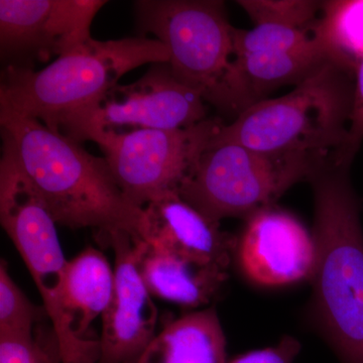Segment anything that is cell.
<instances>
[{
    "mask_svg": "<svg viewBox=\"0 0 363 363\" xmlns=\"http://www.w3.org/2000/svg\"><path fill=\"white\" fill-rule=\"evenodd\" d=\"M0 223L42 297L58 339L62 363H97L99 340L76 337L67 324L62 293L68 260L57 223L6 140H2L0 159Z\"/></svg>",
    "mask_w": 363,
    "mask_h": 363,
    "instance_id": "obj_6",
    "label": "cell"
},
{
    "mask_svg": "<svg viewBox=\"0 0 363 363\" xmlns=\"http://www.w3.org/2000/svg\"><path fill=\"white\" fill-rule=\"evenodd\" d=\"M354 100L344 161L352 164L363 143V61L355 71Z\"/></svg>",
    "mask_w": 363,
    "mask_h": 363,
    "instance_id": "obj_23",
    "label": "cell"
},
{
    "mask_svg": "<svg viewBox=\"0 0 363 363\" xmlns=\"http://www.w3.org/2000/svg\"><path fill=\"white\" fill-rule=\"evenodd\" d=\"M235 62L255 104L281 86L300 85L331 63L316 38L301 49L247 55Z\"/></svg>",
    "mask_w": 363,
    "mask_h": 363,
    "instance_id": "obj_17",
    "label": "cell"
},
{
    "mask_svg": "<svg viewBox=\"0 0 363 363\" xmlns=\"http://www.w3.org/2000/svg\"><path fill=\"white\" fill-rule=\"evenodd\" d=\"M0 363H62L58 339L0 337Z\"/></svg>",
    "mask_w": 363,
    "mask_h": 363,
    "instance_id": "obj_22",
    "label": "cell"
},
{
    "mask_svg": "<svg viewBox=\"0 0 363 363\" xmlns=\"http://www.w3.org/2000/svg\"><path fill=\"white\" fill-rule=\"evenodd\" d=\"M255 26L277 25L313 30L323 1L314 0H240L236 1Z\"/></svg>",
    "mask_w": 363,
    "mask_h": 363,
    "instance_id": "obj_20",
    "label": "cell"
},
{
    "mask_svg": "<svg viewBox=\"0 0 363 363\" xmlns=\"http://www.w3.org/2000/svg\"><path fill=\"white\" fill-rule=\"evenodd\" d=\"M138 267L150 295L191 310L208 308L228 279L226 269L140 240Z\"/></svg>",
    "mask_w": 363,
    "mask_h": 363,
    "instance_id": "obj_14",
    "label": "cell"
},
{
    "mask_svg": "<svg viewBox=\"0 0 363 363\" xmlns=\"http://www.w3.org/2000/svg\"><path fill=\"white\" fill-rule=\"evenodd\" d=\"M143 240L228 271L233 260L235 236L224 233L178 194L166 196L143 208Z\"/></svg>",
    "mask_w": 363,
    "mask_h": 363,
    "instance_id": "obj_13",
    "label": "cell"
},
{
    "mask_svg": "<svg viewBox=\"0 0 363 363\" xmlns=\"http://www.w3.org/2000/svg\"><path fill=\"white\" fill-rule=\"evenodd\" d=\"M207 118L202 95L179 81L169 62L152 64L135 82L109 91L86 119L78 143L92 142L104 130H180Z\"/></svg>",
    "mask_w": 363,
    "mask_h": 363,
    "instance_id": "obj_10",
    "label": "cell"
},
{
    "mask_svg": "<svg viewBox=\"0 0 363 363\" xmlns=\"http://www.w3.org/2000/svg\"><path fill=\"white\" fill-rule=\"evenodd\" d=\"M314 42V28L300 30L277 25L255 26L252 30L233 28L235 58L252 54L292 51Z\"/></svg>",
    "mask_w": 363,
    "mask_h": 363,
    "instance_id": "obj_21",
    "label": "cell"
},
{
    "mask_svg": "<svg viewBox=\"0 0 363 363\" xmlns=\"http://www.w3.org/2000/svg\"><path fill=\"white\" fill-rule=\"evenodd\" d=\"M223 125L207 118L180 130H104L93 138L126 199L143 209L178 194Z\"/></svg>",
    "mask_w": 363,
    "mask_h": 363,
    "instance_id": "obj_8",
    "label": "cell"
},
{
    "mask_svg": "<svg viewBox=\"0 0 363 363\" xmlns=\"http://www.w3.org/2000/svg\"><path fill=\"white\" fill-rule=\"evenodd\" d=\"M113 290L114 269L100 250L88 247L68 260L62 302L74 336L86 339L90 325L111 304Z\"/></svg>",
    "mask_w": 363,
    "mask_h": 363,
    "instance_id": "obj_16",
    "label": "cell"
},
{
    "mask_svg": "<svg viewBox=\"0 0 363 363\" xmlns=\"http://www.w3.org/2000/svg\"><path fill=\"white\" fill-rule=\"evenodd\" d=\"M355 74L333 63L284 96L264 99L223 124L210 143H236L276 154L301 155L321 164L344 161ZM351 166V164H350Z\"/></svg>",
    "mask_w": 363,
    "mask_h": 363,
    "instance_id": "obj_4",
    "label": "cell"
},
{
    "mask_svg": "<svg viewBox=\"0 0 363 363\" xmlns=\"http://www.w3.org/2000/svg\"><path fill=\"white\" fill-rule=\"evenodd\" d=\"M300 350L297 339L285 336L276 346L243 353L228 363H294Z\"/></svg>",
    "mask_w": 363,
    "mask_h": 363,
    "instance_id": "obj_24",
    "label": "cell"
},
{
    "mask_svg": "<svg viewBox=\"0 0 363 363\" xmlns=\"http://www.w3.org/2000/svg\"><path fill=\"white\" fill-rule=\"evenodd\" d=\"M136 26L169 48L174 75L206 104L238 117L253 101L236 66L234 26L219 0H138Z\"/></svg>",
    "mask_w": 363,
    "mask_h": 363,
    "instance_id": "obj_5",
    "label": "cell"
},
{
    "mask_svg": "<svg viewBox=\"0 0 363 363\" xmlns=\"http://www.w3.org/2000/svg\"><path fill=\"white\" fill-rule=\"evenodd\" d=\"M104 0H1L2 68L35 69L90 40Z\"/></svg>",
    "mask_w": 363,
    "mask_h": 363,
    "instance_id": "obj_9",
    "label": "cell"
},
{
    "mask_svg": "<svg viewBox=\"0 0 363 363\" xmlns=\"http://www.w3.org/2000/svg\"><path fill=\"white\" fill-rule=\"evenodd\" d=\"M45 308L33 304L9 274L6 259L0 262V337L28 338Z\"/></svg>",
    "mask_w": 363,
    "mask_h": 363,
    "instance_id": "obj_19",
    "label": "cell"
},
{
    "mask_svg": "<svg viewBox=\"0 0 363 363\" xmlns=\"http://www.w3.org/2000/svg\"><path fill=\"white\" fill-rule=\"evenodd\" d=\"M0 128L57 224L142 240L143 209L126 199L104 157L28 117L0 111Z\"/></svg>",
    "mask_w": 363,
    "mask_h": 363,
    "instance_id": "obj_2",
    "label": "cell"
},
{
    "mask_svg": "<svg viewBox=\"0 0 363 363\" xmlns=\"http://www.w3.org/2000/svg\"><path fill=\"white\" fill-rule=\"evenodd\" d=\"M114 252V290L102 315L97 363H135L156 337L159 311L138 267L140 238L123 230L95 233Z\"/></svg>",
    "mask_w": 363,
    "mask_h": 363,
    "instance_id": "obj_11",
    "label": "cell"
},
{
    "mask_svg": "<svg viewBox=\"0 0 363 363\" xmlns=\"http://www.w3.org/2000/svg\"><path fill=\"white\" fill-rule=\"evenodd\" d=\"M169 58V48L157 39L91 38L42 70L2 68L0 111L35 119L78 142L86 119L125 74Z\"/></svg>",
    "mask_w": 363,
    "mask_h": 363,
    "instance_id": "obj_3",
    "label": "cell"
},
{
    "mask_svg": "<svg viewBox=\"0 0 363 363\" xmlns=\"http://www.w3.org/2000/svg\"><path fill=\"white\" fill-rule=\"evenodd\" d=\"M135 363H228L225 333L215 307L167 321Z\"/></svg>",
    "mask_w": 363,
    "mask_h": 363,
    "instance_id": "obj_15",
    "label": "cell"
},
{
    "mask_svg": "<svg viewBox=\"0 0 363 363\" xmlns=\"http://www.w3.org/2000/svg\"><path fill=\"white\" fill-rule=\"evenodd\" d=\"M314 35L331 63L355 74L363 61V0L323 1Z\"/></svg>",
    "mask_w": 363,
    "mask_h": 363,
    "instance_id": "obj_18",
    "label": "cell"
},
{
    "mask_svg": "<svg viewBox=\"0 0 363 363\" xmlns=\"http://www.w3.org/2000/svg\"><path fill=\"white\" fill-rule=\"evenodd\" d=\"M233 259L250 283L279 288L311 279L316 245L297 217L272 206L245 219L235 238Z\"/></svg>",
    "mask_w": 363,
    "mask_h": 363,
    "instance_id": "obj_12",
    "label": "cell"
},
{
    "mask_svg": "<svg viewBox=\"0 0 363 363\" xmlns=\"http://www.w3.org/2000/svg\"><path fill=\"white\" fill-rule=\"evenodd\" d=\"M350 167H325L308 180L314 194L317 259L306 317L340 363H363L362 201Z\"/></svg>",
    "mask_w": 363,
    "mask_h": 363,
    "instance_id": "obj_1",
    "label": "cell"
},
{
    "mask_svg": "<svg viewBox=\"0 0 363 363\" xmlns=\"http://www.w3.org/2000/svg\"><path fill=\"white\" fill-rule=\"evenodd\" d=\"M324 166L309 157L209 143L179 192L211 220L247 219L274 206L286 191Z\"/></svg>",
    "mask_w": 363,
    "mask_h": 363,
    "instance_id": "obj_7",
    "label": "cell"
}]
</instances>
